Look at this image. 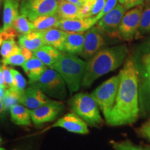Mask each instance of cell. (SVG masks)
<instances>
[{
	"label": "cell",
	"instance_id": "obj_24",
	"mask_svg": "<svg viewBox=\"0 0 150 150\" xmlns=\"http://www.w3.org/2000/svg\"><path fill=\"white\" fill-rule=\"evenodd\" d=\"M59 20V17L56 14L47 15L37 17L31 21V23L33 24V31H42L51 28L56 27Z\"/></svg>",
	"mask_w": 150,
	"mask_h": 150
},
{
	"label": "cell",
	"instance_id": "obj_28",
	"mask_svg": "<svg viewBox=\"0 0 150 150\" xmlns=\"http://www.w3.org/2000/svg\"><path fill=\"white\" fill-rule=\"evenodd\" d=\"M149 33H150V5L147 4L142 11L139 29L137 35L138 34L143 35Z\"/></svg>",
	"mask_w": 150,
	"mask_h": 150
},
{
	"label": "cell",
	"instance_id": "obj_30",
	"mask_svg": "<svg viewBox=\"0 0 150 150\" xmlns=\"http://www.w3.org/2000/svg\"><path fill=\"white\" fill-rule=\"evenodd\" d=\"M11 71L12 72L14 78L15 82V89L17 90L21 95H23L27 86V81L21 73L19 72L18 70L11 67Z\"/></svg>",
	"mask_w": 150,
	"mask_h": 150
},
{
	"label": "cell",
	"instance_id": "obj_49",
	"mask_svg": "<svg viewBox=\"0 0 150 150\" xmlns=\"http://www.w3.org/2000/svg\"><path fill=\"white\" fill-rule=\"evenodd\" d=\"M0 4H1V0H0Z\"/></svg>",
	"mask_w": 150,
	"mask_h": 150
},
{
	"label": "cell",
	"instance_id": "obj_44",
	"mask_svg": "<svg viewBox=\"0 0 150 150\" xmlns=\"http://www.w3.org/2000/svg\"><path fill=\"white\" fill-rule=\"evenodd\" d=\"M2 31H3V29H1V28H0V46H1V44H2V41H1V33L2 32Z\"/></svg>",
	"mask_w": 150,
	"mask_h": 150
},
{
	"label": "cell",
	"instance_id": "obj_46",
	"mask_svg": "<svg viewBox=\"0 0 150 150\" xmlns=\"http://www.w3.org/2000/svg\"><path fill=\"white\" fill-rule=\"evenodd\" d=\"M1 137H0V145H1Z\"/></svg>",
	"mask_w": 150,
	"mask_h": 150
},
{
	"label": "cell",
	"instance_id": "obj_35",
	"mask_svg": "<svg viewBox=\"0 0 150 150\" xmlns=\"http://www.w3.org/2000/svg\"><path fill=\"white\" fill-rule=\"evenodd\" d=\"M18 32L16 29L13 27H10L7 29H3L2 32L1 33V41L8 40V39H15L18 36Z\"/></svg>",
	"mask_w": 150,
	"mask_h": 150
},
{
	"label": "cell",
	"instance_id": "obj_20",
	"mask_svg": "<svg viewBox=\"0 0 150 150\" xmlns=\"http://www.w3.org/2000/svg\"><path fill=\"white\" fill-rule=\"evenodd\" d=\"M19 0H4L3 14V29L12 27L13 22L19 16Z\"/></svg>",
	"mask_w": 150,
	"mask_h": 150
},
{
	"label": "cell",
	"instance_id": "obj_13",
	"mask_svg": "<svg viewBox=\"0 0 150 150\" xmlns=\"http://www.w3.org/2000/svg\"><path fill=\"white\" fill-rule=\"evenodd\" d=\"M52 127H61L70 132L79 134L89 133L86 122L75 112H70L59 119L52 125Z\"/></svg>",
	"mask_w": 150,
	"mask_h": 150
},
{
	"label": "cell",
	"instance_id": "obj_23",
	"mask_svg": "<svg viewBox=\"0 0 150 150\" xmlns=\"http://www.w3.org/2000/svg\"><path fill=\"white\" fill-rule=\"evenodd\" d=\"M11 120L18 125H29L31 124V112L24 105L16 104L10 108Z\"/></svg>",
	"mask_w": 150,
	"mask_h": 150
},
{
	"label": "cell",
	"instance_id": "obj_4",
	"mask_svg": "<svg viewBox=\"0 0 150 150\" xmlns=\"http://www.w3.org/2000/svg\"><path fill=\"white\" fill-rule=\"evenodd\" d=\"M71 107L75 113L91 126H99L103 123L98 104L91 95L78 93L71 99Z\"/></svg>",
	"mask_w": 150,
	"mask_h": 150
},
{
	"label": "cell",
	"instance_id": "obj_40",
	"mask_svg": "<svg viewBox=\"0 0 150 150\" xmlns=\"http://www.w3.org/2000/svg\"><path fill=\"white\" fill-rule=\"evenodd\" d=\"M0 87H4L6 88L5 84V80H4V72L2 67L0 66Z\"/></svg>",
	"mask_w": 150,
	"mask_h": 150
},
{
	"label": "cell",
	"instance_id": "obj_45",
	"mask_svg": "<svg viewBox=\"0 0 150 150\" xmlns=\"http://www.w3.org/2000/svg\"><path fill=\"white\" fill-rule=\"evenodd\" d=\"M146 2H147V4L150 5V0H146Z\"/></svg>",
	"mask_w": 150,
	"mask_h": 150
},
{
	"label": "cell",
	"instance_id": "obj_10",
	"mask_svg": "<svg viewBox=\"0 0 150 150\" xmlns=\"http://www.w3.org/2000/svg\"><path fill=\"white\" fill-rule=\"evenodd\" d=\"M103 31L96 27H91L86 31L84 38L83 48L80 56L84 59L89 60L103 50L106 45Z\"/></svg>",
	"mask_w": 150,
	"mask_h": 150
},
{
	"label": "cell",
	"instance_id": "obj_16",
	"mask_svg": "<svg viewBox=\"0 0 150 150\" xmlns=\"http://www.w3.org/2000/svg\"><path fill=\"white\" fill-rule=\"evenodd\" d=\"M45 45L53 47L62 52L67 32L59 28L54 27L51 29L39 31Z\"/></svg>",
	"mask_w": 150,
	"mask_h": 150
},
{
	"label": "cell",
	"instance_id": "obj_32",
	"mask_svg": "<svg viewBox=\"0 0 150 150\" xmlns=\"http://www.w3.org/2000/svg\"><path fill=\"white\" fill-rule=\"evenodd\" d=\"M2 70L4 76L5 84L6 88H14L15 89V82L14 78L12 72L11 71V67L6 66V65L4 64L2 65Z\"/></svg>",
	"mask_w": 150,
	"mask_h": 150
},
{
	"label": "cell",
	"instance_id": "obj_34",
	"mask_svg": "<svg viewBox=\"0 0 150 150\" xmlns=\"http://www.w3.org/2000/svg\"><path fill=\"white\" fill-rule=\"evenodd\" d=\"M105 3H106V0H94L91 11H90L89 18L96 17L102 11Z\"/></svg>",
	"mask_w": 150,
	"mask_h": 150
},
{
	"label": "cell",
	"instance_id": "obj_33",
	"mask_svg": "<svg viewBox=\"0 0 150 150\" xmlns=\"http://www.w3.org/2000/svg\"><path fill=\"white\" fill-rule=\"evenodd\" d=\"M117 1L118 0H106V3H105L104 8H103L102 11L95 17L97 21L98 22L105 15L107 14L108 13H109L110 11H111L112 9L115 8L116 6L117 5Z\"/></svg>",
	"mask_w": 150,
	"mask_h": 150
},
{
	"label": "cell",
	"instance_id": "obj_3",
	"mask_svg": "<svg viewBox=\"0 0 150 150\" xmlns=\"http://www.w3.org/2000/svg\"><path fill=\"white\" fill-rule=\"evenodd\" d=\"M86 62L75 54L62 52L61 56L51 68L61 74L70 93L79 89L86 70Z\"/></svg>",
	"mask_w": 150,
	"mask_h": 150
},
{
	"label": "cell",
	"instance_id": "obj_18",
	"mask_svg": "<svg viewBox=\"0 0 150 150\" xmlns=\"http://www.w3.org/2000/svg\"><path fill=\"white\" fill-rule=\"evenodd\" d=\"M46 66L44 63L35 56H33L31 59L26 61L22 67L29 79V84L34 83L40 77L47 69Z\"/></svg>",
	"mask_w": 150,
	"mask_h": 150
},
{
	"label": "cell",
	"instance_id": "obj_47",
	"mask_svg": "<svg viewBox=\"0 0 150 150\" xmlns=\"http://www.w3.org/2000/svg\"><path fill=\"white\" fill-rule=\"evenodd\" d=\"M0 150H5L4 149H3V148H1L0 147Z\"/></svg>",
	"mask_w": 150,
	"mask_h": 150
},
{
	"label": "cell",
	"instance_id": "obj_25",
	"mask_svg": "<svg viewBox=\"0 0 150 150\" xmlns=\"http://www.w3.org/2000/svg\"><path fill=\"white\" fill-rule=\"evenodd\" d=\"M12 27L21 35H25L33 31V24L24 15H19L13 22Z\"/></svg>",
	"mask_w": 150,
	"mask_h": 150
},
{
	"label": "cell",
	"instance_id": "obj_41",
	"mask_svg": "<svg viewBox=\"0 0 150 150\" xmlns=\"http://www.w3.org/2000/svg\"><path fill=\"white\" fill-rule=\"evenodd\" d=\"M6 91V88L0 87V99H1V101H2L4 98Z\"/></svg>",
	"mask_w": 150,
	"mask_h": 150
},
{
	"label": "cell",
	"instance_id": "obj_21",
	"mask_svg": "<svg viewBox=\"0 0 150 150\" xmlns=\"http://www.w3.org/2000/svg\"><path fill=\"white\" fill-rule=\"evenodd\" d=\"M18 43L20 47H23L33 52L45 45L40 33L36 31H33L25 35H20L18 38Z\"/></svg>",
	"mask_w": 150,
	"mask_h": 150
},
{
	"label": "cell",
	"instance_id": "obj_22",
	"mask_svg": "<svg viewBox=\"0 0 150 150\" xmlns=\"http://www.w3.org/2000/svg\"><path fill=\"white\" fill-rule=\"evenodd\" d=\"M56 14L60 19L81 18V7L64 0L59 2Z\"/></svg>",
	"mask_w": 150,
	"mask_h": 150
},
{
	"label": "cell",
	"instance_id": "obj_43",
	"mask_svg": "<svg viewBox=\"0 0 150 150\" xmlns=\"http://www.w3.org/2000/svg\"><path fill=\"white\" fill-rule=\"evenodd\" d=\"M4 109V108L3 102H2V101H1V99H0V113H1V112L3 111Z\"/></svg>",
	"mask_w": 150,
	"mask_h": 150
},
{
	"label": "cell",
	"instance_id": "obj_19",
	"mask_svg": "<svg viewBox=\"0 0 150 150\" xmlns=\"http://www.w3.org/2000/svg\"><path fill=\"white\" fill-rule=\"evenodd\" d=\"M62 52L49 45H43L33 52V56L40 60L47 66L51 67L59 60Z\"/></svg>",
	"mask_w": 150,
	"mask_h": 150
},
{
	"label": "cell",
	"instance_id": "obj_31",
	"mask_svg": "<svg viewBox=\"0 0 150 150\" xmlns=\"http://www.w3.org/2000/svg\"><path fill=\"white\" fill-rule=\"evenodd\" d=\"M27 60L21 54V52H18L11 55L8 57L4 58L2 60L3 64L11 65H22L25 63Z\"/></svg>",
	"mask_w": 150,
	"mask_h": 150
},
{
	"label": "cell",
	"instance_id": "obj_38",
	"mask_svg": "<svg viewBox=\"0 0 150 150\" xmlns=\"http://www.w3.org/2000/svg\"><path fill=\"white\" fill-rule=\"evenodd\" d=\"M31 52L32 51L28 50L27 48L23 47H20V52H21V54L24 56V57L25 58V59L27 61L31 59L33 56V54Z\"/></svg>",
	"mask_w": 150,
	"mask_h": 150
},
{
	"label": "cell",
	"instance_id": "obj_7",
	"mask_svg": "<svg viewBox=\"0 0 150 150\" xmlns=\"http://www.w3.org/2000/svg\"><path fill=\"white\" fill-rule=\"evenodd\" d=\"M138 73V97L140 112L150 117V63L142 61L138 64L136 61Z\"/></svg>",
	"mask_w": 150,
	"mask_h": 150
},
{
	"label": "cell",
	"instance_id": "obj_17",
	"mask_svg": "<svg viewBox=\"0 0 150 150\" xmlns=\"http://www.w3.org/2000/svg\"><path fill=\"white\" fill-rule=\"evenodd\" d=\"M85 33L67 32L62 52L80 55L83 48Z\"/></svg>",
	"mask_w": 150,
	"mask_h": 150
},
{
	"label": "cell",
	"instance_id": "obj_27",
	"mask_svg": "<svg viewBox=\"0 0 150 150\" xmlns=\"http://www.w3.org/2000/svg\"><path fill=\"white\" fill-rule=\"evenodd\" d=\"M20 52V47L18 45L15 39H8L2 42L0 50V54L4 59Z\"/></svg>",
	"mask_w": 150,
	"mask_h": 150
},
{
	"label": "cell",
	"instance_id": "obj_39",
	"mask_svg": "<svg viewBox=\"0 0 150 150\" xmlns=\"http://www.w3.org/2000/svg\"><path fill=\"white\" fill-rule=\"evenodd\" d=\"M67 1H69V2L74 4L77 5L81 7L87 2L88 0H67Z\"/></svg>",
	"mask_w": 150,
	"mask_h": 150
},
{
	"label": "cell",
	"instance_id": "obj_11",
	"mask_svg": "<svg viewBox=\"0 0 150 150\" xmlns=\"http://www.w3.org/2000/svg\"><path fill=\"white\" fill-rule=\"evenodd\" d=\"M126 8L122 5L117 4L111 11L100 19L97 26L104 33L111 37L117 38L118 29Z\"/></svg>",
	"mask_w": 150,
	"mask_h": 150
},
{
	"label": "cell",
	"instance_id": "obj_6",
	"mask_svg": "<svg viewBox=\"0 0 150 150\" xmlns=\"http://www.w3.org/2000/svg\"><path fill=\"white\" fill-rule=\"evenodd\" d=\"M38 87L48 96L57 99H63L67 96L66 83L57 71L47 68L34 83L29 84Z\"/></svg>",
	"mask_w": 150,
	"mask_h": 150
},
{
	"label": "cell",
	"instance_id": "obj_1",
	"mask_svg": "<svg viewBox=\"0 0 150 150\" xmlns=\"http://www.w3.org/2000/svg\"><path fill=\"white\" fill-rule=\"evenodd\" d=\"M119 76L115 103L106 120L108 125L113 127L134 123L140 113L138 68L133 58L125 60Z\"/></svg>",
	"mask_w": 150,
	"mask_h": 150
},
{
	"label": "cell",
	"instance_id": "obj_8",
	"mask_svg": "<svg viewBox=\"0 0 150 150\" xmlns=\"http://www.w3.org/2000/svg\"><path fill=\"white\" fill-rule=\"evenodd\" d=\"M58 0H21L20 12L32 21L38 16L56 13Z\"/></svg>",
	"mask_w": 150,
	"mask_h": 150
},
{
	"label": "cell",
	"instance_id": "obj_14",
	"mask_svg": "<svg viewBox=\"0 0 150 150\" xmlns=\"http://www.w3.org/2000/svg\"><path fill=\"white\" fill-rule=\"evenodd\" d=\"M51 101L46 96V94L38 87L30 85L24 91L20 103L31 110L47 104Z\"/></svg>",
	"mask_w": 150,
	"mask_h": 150
},
{
	"label": "cell",
	"instance_id": "obj_48",
	"mask_svg": "<svg viewBox=\"0 0 150 150\" xmlns=\"http://www.w3.org/2000/svg\"><path fill=\"white\" fill-rule=\"evenodd\" d=\"M58 1H64V0H58Z\"/></svg>",
	"mask_w": 150,
	"mask_h": 150
},
{
	"label": "cell",
	"instance_id": "obj_5",
	"mask_svg": "<svg viewBox=\"0 0 150 150\" xmlns=\"http://www.w3.org/2000/svg\"><path fill=\"white\" fill-rule=\"evenodd\" d=\"M120 83L119 74L112 76L98 86L91 95L102 110L106 121L115 105Z\"/></svg>",
	"mask_w": 150,
	"mask_h": 150
},
{
	"label": "cell",
	"instance_id": "obj_2",
	"mask_svg": "<svg viewBox=\"0 0 150 150\" xmlns=\"http://www.w3.org/2000/svg\"><path fill=\"white\" fill-rule=\"evenodd\" d=\"M127 54L128 49L125 45L103 49L88 60L81 85L90 87L98 78L115 70L125 61Z\"/></svg>",
	"mask_w": 150,
	"mask_h": 150
},
{
	"label": "cell",
	"instance_id": "obj_12",
	"mask_svg": "<svg viewBox=\"0 0 150 150\" xmlns=\"http://www.w3.org/2000/svg\"><path fill=\"white\" fill-rule=\"evenodd\" d=\"M64 109L61 102L51 101L35 109L31 110V120L36 125L54 120Z\"/></svg>",
	"mask_w": 150,
	"mask_h": 150
},
{
	"label": "cell",
	"instance_id": "obj_26",
	"mask_svg": "<svg viewBox=\"0 0 150 150\" xmlns=\"http://www.w3.org/2000/svg\"><path fill=\"white\" fill-rule=\"evenodd\" d=\"M22 95L17 90L14 88H6L5 97L2 100L4 108L8 110L14 105L21 102Z\"/></svg>",
	"mask_w": 150,
	"mask_h": 150
},
{
	"label": "cell",
	"instance_id": "obj_29",
	"mask_svg": "<svg viewBox=\"0 0 150 150\" xmlns=\"http://www.w3.org/2000/svg\"><path fill=\"white\" fill-rule=\"evenodd\" d=\"M110 144L114 150H150L149 147L136 145L128 140L120 142L111 141Z\"/></svg>",
	"mask_w": 150,
	"mask_h": 150
},
{
	"label": "cell",
	"instance_id": "obj_37",
	"mask_svg": "<svg viewBox=\"0 0 150 150\" xmlns=\"http://www.w3.org/2000/svg\"><path fill=\"white\" fill-rule=\"evenodd\" d=\"M118 1L120 4L126 8V10L136 7L139 5H142L144 3V0H118Z\"/></svg>",
	"mask_w": 150,
	"mask_h": 150
},
{
	"label": "cell",
	"instance_id": "obj_9",
	"mask_svg": "<svg viewBox=\"0 0 150 150\" xmlns=\"http://www.w3.org/2000/svg\"><path fill=\"white\" fill-rule=\"evenodd\" d=\"M143 6L139 5L124 15L118 29L117 38L123 40H132L138 34Z\"/></svg>",
	"mask_w": 150,
	"mask_h": 150
},
{
	"label": "cell",
	"instance_id": "obj_15",
	"mask_svg": "<svg viewBox=\"0 0 150 150\" xmlns=\"http://www.w3.org/2000/svg\"><path fill=\"white\" fill-rule=\"evenodd\" d=\"M97 22L95 18L60 19L56 28L65 32H84L93 27Z\"/></svg>",
	"mask_w": 150,
	"mask_h": 150
},
{
	"label": "cell",
	"instance_id": "obj_36",
	"mask_svg": "<svg viewBox=\"0 0 150 150\" xmlns=\"http://www.w3.org/2000/svg\"><path fill=\"white\" fill-rule=\"evenodd\" d=\"M138 134L150 141V120L140 127L138 129Z\"/></svg>",
	"mask_w": 150,
	"mask_h": 150
},
{
	"label": "cell",
	"instance_id": "obj_42",
	"mask_svg": "<svg viewBox=\"0 0 150 150\" xmlns=\"http://www.w3.org/2000/svg\"><path fill=\"white\" fill-rule=\"evenodd\" d=\"M142 61L145 62V63H150V51L149 53L146 54L145 56H144Z\"/></svg>",
	"mask_w": 150,
	"mask_h": 150
}]
</instances>
